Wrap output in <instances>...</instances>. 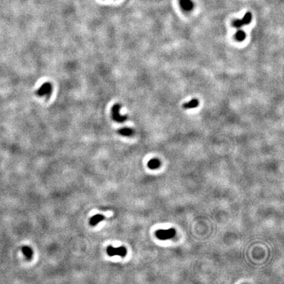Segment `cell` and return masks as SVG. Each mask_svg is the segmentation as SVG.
<instances>
[{
  "label": "cell",
  "instance_id": "1",
  "mask_svg": "<svg viewBox=\"0 0 284 284\" xmlns=\"http://www.w3.org/2000/svg\"><path fill=\"white\" fill-rule=\"evenodd\" d=\"M122 106L119 103L114 104L111 108V117L112 118L119 123H123L128 119V116L126 114H120V111Z\"/></svg>",
  "mask_w": 284,
  "mask_h": 284
},
{
  "label": "cell",
  "instance_id": "2",
  "mask_svg": "<svg viewBox=\"0 0 284 284\" xmlns=\"http://www.w3.org/2000/svg\"><path fill=\"white\" fill-rule=\"evenodd\" d=\"M155 235L158 239L167 240L173 238L176 235V230L170 228L168 230H158L155 232Z\"/></svg>",
  "mask_w": 284,
  "mask_h": 284
},
{
  "label": "cell",
  "instance_id": "3",
  "mask_svg": "<svg viewBox=\"0 0 284 284\" xmlns=\"http://www.w3.org/2000/svg\"><path fill=\"white\" fill-rule=\"evenodd\" d=\"M107 253L110 256L117 255L124 257L127 255V249L124 246L118 247V248H114L113 246H109L107 249Z\"/></svg>",
  "mask_w": 284,
  "mask_h": 284
},
{
  "label": "cell",
  "instance_id": "4",
  "mask_svg": "<svg viewBox=\"0 0 284 284\" xmlns=\"http://www.w3.org/2000/svg\"><path fill=\"white\" fill-rule=\"evenodd\" d=\"M53 91V86L50 82H45L43 84L38 90L36 91V94L38 96H50Z\"/></svg>",
  "mask_w": 284,
  "mask_h": 284
},
{
  "label": "cell",
  "instance_id": "5",
  "mask_svg": "<svg viewBox=\"0 0 284 284\" xmlns=\"http://www.w3.org/2000/svg\"><path fill=\"white\" fill-rule=\"evenodd\" d=\"M251 19H252L251 13L249 12H247L245 13V15H244L242 19H238L234 21L233 26L236 28H241L242 26L244 25H249L251 22Z\"/></svg>",
  "mask_w": 284,
  "mask_h": 284
},
{
  "label": "cell",
  "instance_id": "6",
  "mask_svg": "<svg viewBox=\"0 0 284 284\" xmlns=\"http://www.w3.org/2000/svg\"><path fill=\"white\" fill-rule=\"evenodd\" d=\"M180 7L186 11H190L193 8V3L191 0H180Z\"/></svg>",
  "mask_w": 284,
  "mask_h": 284
},
{
  "label": "cell",
  "instance_id": "7",
  "mask_svg": "<svg viewBox=\"0 0 284 284\" xmlns=\"http://www.w3.org/2000/svg\"><path fill=\"white\" fill-rule=\"evenodd\" d=\"M104 219H105V216L103 215H102V214H95V215H94L93 217H91L90 219V225L95 226H96L98 223H100Z\"/></svg>",
  "mask_w": 284,
  "mask_h": 284
},
{
  "label": "cell",
  "instance_id": "8",
  "mask_svg": "<svg viewBox=\"0 0 284 284\" xmlns=\"http://www.w3.org/2000/svg\"><path fill=\"white\" fill-rule=\"evenodd\" d=\"M118 134L123 136H132L134 134V131L132 128L124 127L122 128L118 131Z\"/></svg>",
  "mask_w": 284,
  "mask_h": 284
},
{
  "label": "cell",
  "instance_id": "9",
  "mask_svg": "<svg viewBox=\"0 0 284 284\" xmlns=\"http://www.w3.org/2000/svg\"><path fill=\"white\" fill-rule=\"evenodd\" d=\"M161 164V163L159 159L158 158H152L148 162L147 166L150 168V169H157V168H159Z\"/></svg>",
  "mask_w": 284,
  "mask_h": 284
},
{
  "label": "cell",
  "instance_id": "10",
  "mask_svg": "<svg viewBox=\"0 0 284 284\" xmlns=\"http://www.w3.org/2000/svg\"><path fill=\"white\" fill-rule=\"evenodd\" d=\"M22 252L28 260H30L33 256V250L29 246H23Z\"/></svg>",
  "mask_w": 284,
  "mask_h": 284
},
{
  "label": "cell",
  "instance_id": "11",
  "mask_svg": "<svg viewBox=\"0 0 284 284\" xmlns=\"http://www.w3.org/2000/svg\"><path fill=\"white\" fill-rule=\"evenodd\" d=\"M199 105V101L197 99H193L190 101L187 102V103H184L183 105V107L186 109H193L197 107Z\"/></svg>",
  "mask_w": 284,
  "mask_h": 284
},
{
  "label": "cell",
  "instance_id": "12",
  "mask_svg": "<svg viewBox=\"0 0 284 284\" xmlns=\"http://www.w3.org/2000/svg\"><path fill=\"white\" fill-rule=\"evenodd\" d=\"M236 39L239 42L243 41L246 38V34L243 30H239L236 34Z\"/></svg>",
  "mask_w": 284,
  "mask_h": 284
}]
</instances>
